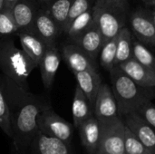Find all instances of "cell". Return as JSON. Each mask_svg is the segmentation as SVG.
<instances>
[{
  "instance_id": "1",
  "label": "cell",
  "mask_w": 155,
  "mask_h": 154,
  "mask_svg": "<svg viewBox=\"0 0 155 154\" xmlns=\"http://www.w3.org/2000/svg\"><path fill=\"white\" fill-rule=\"evenodd\" d=\"M1 81L8 104L14 147L16 152L25 153L38 131L37 118L48 103L5 75Z\"/></svg>"
},
{
  "instance_id": "2",
  "label": "cell",
  "mask_w": 155,
  "mask_h": 154,
  "mask_svg": "<svg viewBox=\"0 0 155 154\" xmlns=\"http://www.w3.org/2000/svg\"><path fill=\"white\" fill-rule=\"evenodd\" d=\"M109 72L119 117L136 112L143 103L151 100L145 89L135 84L118 65H114Z\"/></svg>"
},
{
  "instance_id": "3",
  "label": "cell",
  "mask_w": 155,
  "mask_h": 154,
  "mask_svg": "<svg viewBox=\"0 0 155 154\" xmlns=\"http://www.w3.org/2000/svg\"><path fill=\"white\" fill-rule=\"evenodd\" d=\"M35 67L37 64L12 40H5L0 44V69L5 76L23 89L29 91L28 78Z\"/></svg>"
},
{
  "instance_id": "4",
  "label": "cell",
  "mask_w": 155,
  "mask_h": 154,
  "mask_svg": "<svg viewBox=\"0 0 155 154\" xmlns=\"http://www.w3.org/2000/svg\"><path fill=\"white\" fill-rule=\"evenodd\" d=\"M92 8L94 23L101 31L104 42L116 37L125 26L128 6L106 0H95Z\"/></svg>"
},
{
  "instance_id": "5",
  "label": "cell",
  "mask_w": 155,
  "mask_h": 154,
  "mask_svg": "<svg viewBox=\"0 0 155 154\" xmlns=\"http://www.w3.org/2000/svg\"><path fill=\"white\" fill-rule=\"evenodd\" d=\"M99 122L101 123V140L96 154H125V124L123 119L116 117Z\"/></svg>"
},
{
  "instance_id": "6",
  "label": "cell",
  "mask_w": 155,
  "mask_h": 154,
  "mask_svg": "<svg viewBox=\"0 0 155 154\" xmlns=\"http://www.w3.org/2000/svg\"><path fill=\"white\" fill-rule=\"evenodd\" d=\"M38 130L43 133L54 137L71 145L74 134V125L59 116L48 103L37 118Z\"/></svg>"
},
{
  "instance_id": "7",
  "label": "cell",
  "mask_w": 155,
  "mask_h": 154,
  "mask_svg": "<svg viewBox=\"0 0 155 154\" xmlns=\"http://www.w3.org/2000/svg\"><path fill=\"white\" fill-rule=\"evenodd\" d=\"M130 24L136 38L143 44L155 46V25L152 11L138 9L131 15Z\"/></svg>"
},
{
  "instance_id": "8",
  "label": "cell",
  "mask_w": 155,
  "mask_h": 154,
  "mask_svg": "<svg viewBox=\"0 0 155 154\" xmlns=\"http://www.w3.org/2000/svg\"><path fill=\"white\" fill-rule=\"evenodd\" d=\"M94 115L99 121H106L119 117L118 107L113 90L107 84H102L95 98Z\"/></svg>"
},
{
  "instance_id": "9",
  "label": "cell",
  "mask_w": 155,
  "mask_h": 154,
  "mask_svg": "<svg viewBox=\"0 0 155 154\" xmlns=\"http://www.w3.org/2000/svg\"><path fill=\"white\" fill-rule=\"evenodd\" d=\"M123 121L127 128H129L135 136L155 154V130L147 123L143 117L134 112L124 116Z\"/></svg>"
},
{
  "instance_id": "10",
  "label": "cell",
  "mask_w": 155,
  "mask_h": 154,
  "mask_svg": "<svg viewBox=\"0 0 155 154\" xmlns=\"http://www.w3.org/2000/svg\"><path fill=\"white\" fill-rule=\"evenodd\" d=\"M28 150L32 154H72L71 145L37 131Z\"/></svg>"
},
{
  "instance_id": "11",
  "label": "cell",
  "mask_w": 155,
  "mask_h": 154,
  "mask_svg": "<svg viewBox=\"0 0 155 154\" xmlns=\"http://www.w3.org/2000/svg\"><path fill=\"white\" fill-rule=\"evenodd\" d=\"M62 53L64 60L73 73L86 70H97L95 61L76 44H64Z\"/></svg>"
},
{
  "instance_id": "12",
  "label": "cell",
  "mask_w": 155,
  "mask_h": 154,
  "mask_svg": "<svg viewBox=\"0 0 155 154\" xmlns=\"http://www.w3.org/2000/svg\"><path fill=\"white\" fill-rule=\"evenodd\" d=\"M37 11L34 4L28 0H18L13 5L11 13L18 32L35 34V22Z\"/></svg>"
},
{
  "instance_id": "13",
  "label": "cell",
  "mask_w": 155,
  "mask_h": 154,
  "mask_svg": "<svg viewBox=\"0 0 155 154\" xmlns=\"http://www.w3.org/2000/svg\"><path fill=\"white\" fill-rule=\"evenodd\" d=\"M135 84L144 89L155 87V71L143 65L134 58L117 64Z\"/></svg>"
},
{
  "instance_id": "14",
  "label": "cell",
  "mask_w": 155,
  "mask_h": 154,
  "mask_svg": "<svg viewBox=\"0 0 155 154\" xmlns=\"http://www.w3.org/2000/svg\"><path fill=\"white\" fill-rule=\"evenodd\" d=\"M61 63V54L55 43L48 44L46 51L39 63L38 66L41 71V77L44 86L49 90L52 88L55 74Z\"/></svg>"
},
{
  "instance_id": "15",
  "label": "cell",
  "mask_w": 155,
  "mask_h": 154,
  "mask_svg": "<svg viewBox=\"0 0 155 154\" xmlns=\"http://www.w3.org/2000/svg\"><path fill=\"white\" fill-rule=\"evenodd\" d=\"M79 134L83 146L89 154H96L101 140V123L94 116H91L79 127Z\"/></svg>"
},
{
  "instance_id": "16",
  "label": "cell",
  "mask_w": 155,
  "mask_h": 154,
  "mask_svg": "<svg viewBox=\"0 0 155 154\" xmlns=\"http://www.w3.org/2000/svg\"><path fill=\"white\" fill-rule=\"evenodd\" d=\"M74 42L95 61L104 44V39L97 25L93 23Z\"/></svg>"
},
{
  "instance_id": "17",
  "label": "cell",
  "mask_w": 155,
  "mask_h": 154,
  "mask_svg": "<svg viewBox=\"0 0 155 154\" xmlns=\"http://www.w3.org/2000/svg\"><path fill=\"white\" fill-rule=\"evenodd\" d=\"M62 32L47 9H39L35 22V34H36L47 45L55 43V40Z\"/></svg>"
},
{
  "instance_id": "18",
  "label": "cell",
  "mask_w": 155,
  "mask_h": 154,
  "mask_svg": "<svg viewBox=\"0 0 155 154\" xmlns=\"http://www.w3.org/2000/svg\"><path fill=\"white\" fill-rule=\"evenodd\" d=\"M77 81V85L89 100L94 108L95 98L100 89L102 79L97 73V70H86L82 72L74 73Z\"/></svg>"
},
{
  "instance_id": "19",
  "label": "cell",
  "mask_w": 155,
  "mask_h": 154,
  "mask_svg": "<svg viewBox=\"0 0 155 154\" xmlns=\"http://www.w3.org/2000/svg\"><path fill=\"white\" fill-rule=\"evenodd\" d=\"M16 34L22 49L38 66L46 51L47 44L36 34L26 32H18Z\"/></svg>"
},
{
  "instance_id": "20",
  "label": "cell",
  "mask_w": 155,
  "mask_h": 154,
  "mask_svg": "<svg viewBox=\"0 0 155 154\" xmlns=\"http://www.w3.org/2000/svg\"><path fill=\"white\" fill-rule=\"evenodd\" d=\"M72 114L74 121V127L77 128L88 118L94 115V108L91 105L89 100L79 88L78 85L75 87L73 104H72Z\"/></svg>"
},
{
  "instance_id": "21",
  "label": "cell",
  "mask_w": 155,
  "mask_h": 154,
  "mask_svg": "<svg viewBox=\"0 0 155 154\" xmlns=\"http://www.w3.org/2000/svg\"><path fill=\"white\" fill-rule=\"evenodd\" d=\"M133 34L132 31L124 26L116 36L115 65L132 58Z\"/></svg>"
},
{
  "instance_id": "22",
  "label": "cell",
  "mask_w": 155,
  "mask_h": 154,
  "mask_svg": "<svg viewBox=\"0 0 155 154\" xmlns=\"http://www.w3.org/2000/svg\"><path fill=\"white\" fill-rule=\"evenodd\" d=\"M71 3L72 0H54L47 8L50 15L62 32H64L67 23Z\"/></svg>"
},
{
  "instance_id": "23",
  "label": "cell",
  "mask_w": 155,
  "mask_h": 154,
  "mask_svg": "<svg viewBox=\"0 0 155 154\" xmlns=\"http://www.w3.org/2000/svg\"><path fill=\"white\" fill-rule=\"evenodd\" d=\"M92 7L88 9L87 11L84 12L83 14H81L80 15H78L77 17H75L66 28L64 33L67 34V35L73 41L76 39L82 33H84L94 23Z\"/></svg>"
},
{
  "instance_id": "24",
  "label": "cell",
  "mask_w": 155,
  "mask_h": 154,
  "mask_svg": "<svg viewBox=\"0 0 155 154\" xmlns=\"http://www.w3.org/2000/svg\"><path fill=\"white\" fill-rule=\"evenodd\" d=\"M132 58H134L143 65L147 66L155 71V57L151 53V51L147 49L145 44L138 39L133 40Z\"/></svg>"
},
{
  "instance_id": "25",
  "label": "cell",
  "mask_w": 155,
  "mask_h": 154,
  "mask_svg": "<svg viewBox=\"0 0 155 154\" xmlns=\"http://www.w3.org/2000/svg\"><path fill=\"white\" fill-rule=\"evenodd\" d=\"M116 37L104 42L99 54V62L103 68L110 71L115 65Z\"/></svg>"
},
{
  "instance_id": "26",
  "label": "cell",
  "mask_w": 155,
  "mask_h": 154,
  "mask_svg": "<svg viewBox=\"0 0 155 154\" xmlns=\"http://www.w3.org/2000/svg\"><path fill=\"white\" fill-rule=\"evenodd\" d=\"M124 153L154 154L126 126H125V133H124Z\"/></svg>"
},
{
  "instance_id": "27",
  "label": "cell",
  "mask_w": 155,
  "mask_h": 154,
  "mask_svg": "<svg viewBox=\"0 0 155 154\" xmlns=\"http://www.w3.org/2000/svg\"><path fill=\"white\" fill-rule=\"evenodd\" d=\"M0 128L8 137L12 138L13 132L11 127L8 104L4 92L1 77H0Z\"/></svg>"
},
{
  "instance_id": "28",
  "label": "cell",
  "mask_w": 155,
  "mask_h": 154,
  "mask_svg": "<svg viewBox=\"0 0 155 154\" xmlns=\"http://www.w3.org/2000/svg\"><path fill=\"white\" fill-rule=\"evenodd\" d=\"M18 28L13 18L11 9L3 8L0 10V37L16 34Z\"/></svg>"
},
{
  "instance_id": "29",
  "label": "cell",
  "mask_w": 155,
  "mask_h": 154,
  "mask_svg": "<svg viewBox=\"0 0 155 154\" xmlns=\"http://www.w3.org/2000/svg\"><path fill=\"white\" fill-rule=\"evenodd\" d=\"M92 6H91L90 0H72L71 6H70V10H69L68 19H67V23H66L65 28L64 30V33L65 32V30L68 27V25L71 24V22L75 17H77L78 15H80L84 12L87 11Z\"/></svg>"
},
{
  "instance_id": "30",
  "label": "cell",
  "mask_w": 155,
  "mask_h": 154,
  "mask_svg": "<svg viewBox=\"0 0 155 154\" xmlns=\"http://www.w3.org/2000/svg\"><path fill=\"white\" fill-rule=\"evenodd\" d=\"M136 112L155 130V105L151 102V100L143 103Z\"/></svg>"
},
{
  "instance_id": "31",
  "label": "cell",
  "mask_w": 155,
  "mask_h": 154,
  "mask_svg": "<svg viewBox=\"0 0 155 154\" xmlns=\"http://www.w3.org/2000/svg\"><path fill=\"white\" fill-rule=\"evenodd\" d=\"M18 0H5V8L11 9Z\"/></svg>"
},
{
  "instance_id": "32",
  "label": "cell",
  "mask_w": 155,
  "mask_h": 154,
  "mask_svg": "<svg viewBox=\"0 0 155 154\" xmlns=\"http://www.w3.org/2000/svg\"><path fill=\"white\" fill-rule=\"evenodd\" d=\"M114 4H118V5H126L128 6V0H106Z\"/></svg>"
},
{
  "instance_id": "33",
  "label": "cell",
  "mask_w": 155,
  "mask_h": 154,
  "mask_svg": "<svg viewBox=\"0 0 155 154\" xmlns=\"http://www.w3.org/2000/svg\"><path fill=\"white\" fill-rule=\"evenodd\" d=\"M143 2L145 4L146 6L152 8V7H155V0H143Z\"/></svg>"
},
{
  "instance_id": "34",
  "label": "cell",
  "mask_w": 155,
  "mask_h": 154,
  "mask_svg": "<svg viewBox=\"0 0 155 154\" xmlns=\"http://www.w3.org/2000/svg\"><path fill=\"white\" fill-rule=\"evenodd\" d=\"M152 15H153V23L155 25V7H152Z\"/></svg>"
},
{
  "instance_id": "35",
  "label": "cell",
  "mask_w": 155,
  "mask_h": 154,
  "mask_svg": "<svg viewBox=\"0 0 155 154\" xmlns=\"http://www.w3.org/2000/svg\"><path fill=\"white\" fill-rule=\"evenodd\" d=\"M5 7V0H0V10Z\"/></svg>"
},
{
  "instance_id": "36",
  "label": "cell",
  "mask_w": 155,
  "mask_h": 154,
  "mask_svg": "<svg viewBox=\"0 0 155 154\" xmlns=\"http://www.w3.org/2000/svg\"><path fill=\"white\" fill-rule=\"evenodd\" d=\"M13 154H24V153H20V152H16L15 150H14V151H13Z\"/></svg>"
},
{
  "instance_id": "37",
  "label": "cell",
  "mask_w": 155,
  "mask_h": 154,
  "mask_svg": "<svg viewBox=\"0 0 155 154\" xmlns=\"http://www.w3.org/2000/svg\"><path fill=\"white\" fill-rule=\"evenodd\" d=\"M43 1H45V2H51L52 0H43Z\"/></svg>"
}]
</instances>
